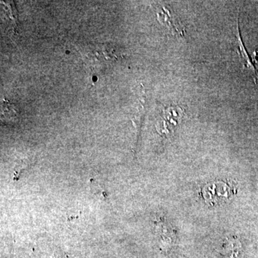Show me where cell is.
I'll return each instance as SVG.
<instances>
[{"label": "cell", "mask_w": 258, "mask_h": 258, "mask_svg": "<svg viewBox=\"0 0 258 258\" xmlns=\"http://www.w3.org/2000/svg\"><path fill=\"white\" fill-rule=\"evenodd\" d=\"M236 50L238 52L239 55L243 64L244 67L246 69L250 70L252 71V76L254 80V83H257L258 78V71L256 69L253 63L252 58L249 56L248 52L246 50L243 42H242V37H241L240 30V23H239V18L237 19V30H236Z\"/></svg>", "instance_id": "6da1fadb"}, {"label": "cell", "mask_w": 258, "mask_h": 258, "mask_svg": "<svg viewBox=\"0 0 258 258\" xmlns=\"http://www.w3.org/2000/svg\"><path fill=\"white\" fill-rule=\"evenodd\" d=\"M160 16V21L162 22L164 25L169 28L172 33L175 35H183L185 32V28L180 23L179 20L176 18V16H174L171 14L170 11L164 8Z\"/></svg>", "instance_id": "7a4b0ae2"}]
</instances>
